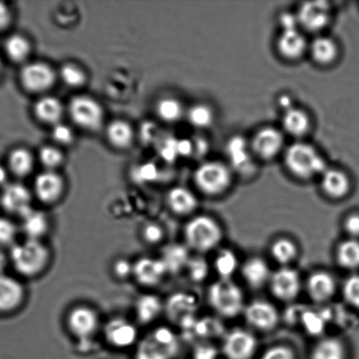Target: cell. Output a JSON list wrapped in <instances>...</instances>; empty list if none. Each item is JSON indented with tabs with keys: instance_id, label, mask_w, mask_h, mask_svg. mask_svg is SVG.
Segmentation results:
<instances>
[{
	"instance_id": "6da1fadb",
	"label": "cell",
	"mask_w": 359,
	"mask_h": 359,
	"mask_svg": "<svg viewBox=\"0 0 359 359\" xmlns=\"http://www.w3.org/2000/svg\"><path fill=\"white\" fill-rule=\"evenodd\" d=\"M284 163L294 177L311 180L321 177L327 168L325 157L315 147L305 142H296L287 147L284 152Z\"/></svg>"
},
{
	"instance_id": "7a4b0ae2",
	"label": "cell",
	"mask_w": 359,
	"mask_h": 359,
	"mask_svg": "<svg viewBox=\"0 0 359 359\" xmlns=\"http://www.w3.org/2000/svg\"><path fill=\"white\" fill-rule=\"evenodd\" d=\"M10 262L24 277H34L44 272L51 260V252L40 241L27 239L10 248Z\"/></svg>"
},
{
	"instance_id": "3957f363",
	"label": "cell",
	"mask_w": 359,
	"mask_h": 359,
	"mask_svg": "<svg viewBox=\"0 0 359 359\" xmlns=\"http://www.w3.org/2000/svg\"><path fill=\"white\" fill-rule=\"evenodd\" d=\"M186 246L199 253H206L218 248L223 239V229L216 218L198 215L185 224Z\"/></svg>"
},
{
	"instance_id": "277c9868",
	"label": "cell",
	"mask_w": 359,
	"mask_h": 359,
	"mask_svg": "<svg viewBox=\"0 0 359 359\" xmlns=\"http://www.w3.org/2000/svg\"><path fill=\"white\" fill-rule=\"evenodd\" d=\"M207 302L217 315L234 318L246 307L244 292L235 281L219 279L207 290Z\"/></svg>"
},
{
	"instance_id": "5b68a950",
	"label": "cell",
	"mask_w": 359,
	"mask_h": 359,
	"mask_svg": "<svg viewBox=\"0 0 359 359\" xmlns=\"http://www.w3.org/2000/svg\"><path fill=\"white\" fill-rule=\"evenodd\" d=\"M234 173L228 163L221 161H207L200 164L195 173L197 189L207 196L223 195L233 182Z\"/></svg>"
},
{
	"instance_id": "8992f818",
	"label": "cell",
	"mask_w": 359,
	"mask_h": 359,
	"mask_svg": "<svg viewBox=\"0 0 359 359\" xmlns=\"http://www.w3.org/2000/svg\"><path fill=\"white\" fill-rule=\"evenodd\" d=\"M179 349L181 344L174 330L161 326L141 340L135 359H174Z\"/></svg>"
},
{
	"instance_id": "52a82bcc",
	"label": "cell",
	"mask_w": 359,
	"mask_h": 359,
	"mask_svg": "<svg viewBox=\"0 0 359 359\" xmlns=\"http://www.w3.org/2000/svg\"><path fill=\"white\" fill-rule=\"evenodd\" d=\"M69 114L77 126L89 131L100 128L104 118L100 103L88 96L73 97L69 104Z\"/></svg>"
},
{
	"instance_id": "ba28073f",
	"label": "cell",
	"mask_w": 359,
	"mask_h": 359,
	"mask_svg": "<svg viewBox=\"0 0 359 359\" xmlns=\"http://www.w3.org/2000/svg\"><path fill=\"white\" fill-rule=\"evenodd\" d=\"M251 147L256 158L270 161L286 150L285 133L274 126H263L251 140Z\"/></svg>"
},
{
	"instance_id": "9c48e42d",
	"label": "cell",
	"mask_w": 359,
	"mask_h": 359,
	"mask_svg": "<svg viewBox=\"0 0 359 359\" xmlns=\"http://www.w3.org/2000/svg\"><path fill=\"white\" fill-rule=\"evenodd\" d=\"M19 81L20 86L27 93H41L54 86L56 74L47 63L28 62L20 69Z\"/></svg>"
},
{
	"instance_id": "30bf717a",
	"label": "cell",
	"mask_w": 359,
	"mask_h": 359,
	"mask_svg": "<svg viewBox=\"0 0 359 359\" xmlns=\"http://www.w3.org/2000/svg\"><path fill=\"white\" fill-rule=\"evenodd\" d=\"M268 285L273 297L283 302L294 301L302 290L300 273L291 266H280L273 272Z\"/></svg>"
},
{
	"instance_id": "8fae6325",
	"label": "cell",
	"mask_w": 359,
	"mask_h": 359,
	"mask_svg": "<svg viewBox=\"0 0 359 359\" xmlns=\"http://www.w3.org/2000/svg\"><path fill=\"white\" fill-rule=\"evenodd\" d=\"M258 349V340L247 330L237 328L224 337L221 351L227 359H252Z\"/></svg>"
},
{
	"instance_id": "7c38bea8",
	"label": "cell",
	"mask_w": 359,
	"mask_h": 359,
	"mask_svg": "<svg viewBox=\"0 0 359 359\" xmlns=\"http://www.w3.org/2000/svg\"><path fill=\"white\" fill-rule=\"evenodd\" d=\"M296 15L301 29L320 33L332 20V6L328 2H306L299 7Z\"/></svg>"
},
{
	"instance_id": "4fadbf2b",
	"label": "cell",
	"mask_w": 359,
	"mask_h": 359,
	"mask_svg": "<svg viewBox=\"0 0 359 359\" xmlns=\"http://www.w3.org/2000/svg\"><path fill=\"white\" fill-rule=\"evenodd\" d=\"M242 314L246 323L259 332H270L280 323V313L275 306L268 301L255 300L249 302Z\"/></svg>"
},
{
	"instance_id": "5bb4252c",
	"label": "cell",
	"mask_w": 359,
	"mask_h": 359,
	"mask_svg": "<svg viewBox=\"0 0 359 359\" xmlns=\"http://www.w3.org/2000/svg\"><path fill=\"white\" fill-rule=\"evenodd\" d=\"M32 195L26 186L9 182L0 189V206L5 212L22 217L32 209Z\"/></svg>"
},
{
	"instance_id": "9a60e30c",
	"label": "cell",
	"mask_w": 359,
	"mask_h": 359,
	"mask_svg": "<svg viewBox=\"0 0 359 359\" xmlns=\"http://www.w3.org/2000/svg\"><path fill=\"white\" fill-rule=\"evenodd\" d=\"M100 319L97 312L88 306H77L67 316V326L73 336L86 340L97 332Z\"/></svg>"
},
{
	"instance_id": "2e32d148",
	"label": "cell",
	"mask_w": 359,
	"mask_h": 359,
	"mask_svg": "<svg viewBox=\"0 0 359 359\" xmlns=\"http://www.w3.org/2000/svg\"><path fill=\"white\" fill-rule=\"evenodd\" d=\"M305 287L308 297L316 304H325L332 300L337 290L335 277L323 270L309 274Z\"/></svg>"
},
{
	"instance_id": "e0dca14e",
	"label": "cell",
	"mask_w": 359,
	"mask_h": 359,
	"mask_svg": "<svg viewBox=\"0 0 359 359\" xmlns=\"http://www.w3.org/2000/svg\"><path fill=\"white\" fill-rule=\"evenodd\" d=\"M309 42L301 28L281 30L276 47L284 59L296 61L308 51Z\"/></svg>"
},
{
	"instance_id": "ac0fdd59",
	"label": "cell",
	"mask_w": 359,
	"mask_h": 359,
	"mask_svg": "<svg viewBox=\"0 0 359 359\" xmlns=\"http://www.w3.org/2000/svg\"><path fill=\"white\" fill-rule=\"evenodd\" d=\"M321 189L329 198H346L353 189V182L347 172L337 168H328L321 175Z\"/></svg>"
},
{
	"instance_id": "d6986e66",
	"label": "cell",
	"mask_w": 359,
	"mask_h": 359,
	"mask_svg": "<svg viewBox=\"0 0 359 359\" xmlns=\"http://www.w3.org/2000/svg\"><path fill=\"white\" fill-rule=\"evenodd\" d=\"M34 188L37 198L49 205L61 198L65 191V182L61 175L53 170H48L37 175Z\"/></svg>"
},
{
	"instance_id": "ffe728a7",
	"label": "cell",
	"mask_w": 359,
	"mask_h": 359,
	"mask_svg": "<svg viewBox=\"0 0 359 359\" xmlns=\"http://www.w3.org/2000/svg\"><path fill=\"white\" fill-rule=\"evenodd\" d=\"M195 298L188 294H174L167 301V312L169 319L184 328H188L193 323L196 311Z\"/></svg>"
},
{
	"instance_id": "44dd1931",
	"label": "cell",
	"mask_w": 359,
	"mask_h": 359,
	"mask_svg": "<svg viewBox=\"0 0 359 359\" xmlns=\"http://www.w3.org/2000/svg\"><path fill=\"white\" fill-rule=\"evenodd\" d=\"M104 333L107 342L118 349L132 346L138 339L136 327L123 318L110 320L105 327Z\"/></svg>"
},
{
	"instance_id": "7402d4cb",
	"label": "cell",
	"mask_w": 359,
	"mask_h": 359,
	"mask_svg": "<svg viewBox=\"0 0 359 359\" xmlns=\"http://www.w3.org/2000/svg\"><path fill=\"white\" fill-rule=\"evenodd\" d=\"M226 153L228 165L233 173L252 170L256 156L249 142L242 137H233L227 144Z\"/></svg>"
},
{
	"instance_id": "603a6c76",
	"label": "cell",
	"mask_w": 359,
	"mask_h": 359,
	"mask_svg": "<svg viewBox=\"0 0 359 359\" xmlns=\"http://www.w3.org/2000/svg\"><path fill=\"white\" fill-rule=\"evenodd\" d=\"M25 290L23 285L6 274L0 276V314H9L17 311L23 304Z\"/></svg>"
},
{
	"instance_id": "cb8c5ba5",
	"label": "cell",
	"mask_w": 359,
	"mask_h": 359,
	"mask_svg": "<svg viewBox=\"0 0 359 359\" xmlns=\"http://www.w3.org/2000/svg\"><path fill=\"white\" fill-rule=\"evenodd\" d=\"M167 273V267L161 259L148 257L137 260L133 269V276L137 283L144 287L157 286Z\"/></svg>"
},
{
	"instance_id": "d4e9b609",
	"label": "cell",
	"mask_w": 359,
	"mask_h": 359,
	"mask_svg": "<svg viewBox=\"0 0 359 359\" xmlns=\"http://www.w3.org/2000/svg\"><path fill=\"white\" fill-rule=\"evenodd\" d=\"M242 279L253 290H259L269 283L272 270L268 263L260 257H252L240 267Z\"/></svg>"
},
{
	"instance_id": "484cf974",
	"label": "cell",
	"mask_w": 359,
	"mask_h": 359,
	"mask_svg": "<svg viewBox=\"0 0 359 359\" xmlns=\"http://www.w3.org/2000/svg\"><path fill=\"white\" fill-rule=\"evenodd\" d=\"M281 126L284 133L299 139L311 131L312 121L311 116L303 109L293 107L282 111Z\"/></svg>"
},
{
	"instance_id": "4316f807",
	"label": "cell",
	"mask_w": 359,
	"mask_h": 359,
	"mask_svg": "<svg viewBox=\"0 0 359 359\" xmlns=\"http://www.w3.org/2000/svg\"><path fill=\"white\" fill-rule=\"evenodd\" d=\"M308 52L316 65L329 66L339 57L340 48L333 38L321 34L309 42Z\"/></svg>"
},
{
	"instance_id": "83f0119b",
	"label": "cell",
	"mask_w": 359,
	"mask_h": 359,
	"mask_svg": "<svg viewBox=\"0 0 359 359\" xmlns=\"http://www.w3.org/2000/svg\"><path fill=\"white\" fill-rule=\"evenodd\" d=\"M167 203L172 212L178 216H188L198 208V198L191 190L175 187L168 192Z\"/></svg>"
},
{
	"instance_id": "f1b7e54d",
	"label": "cell",
	"mask_w": 359,
	"mask_h": 359,
	"mask_svg": "<svg viewBox=\"0 0 359 359\" xmlns=\"http://www.w3.org/2000/svg\"><path fill=\"white\" fill-rule=\"evenodd\" d=\"M3 54L9 62L21 65L27 61L31 53L30 41L23 34L6 35L2 44Z\"/></svg>"
},
{
	"instance_id": "f546056e",
	"label": "cell",
	"mask_w": 359,
	"mask_h": 359,
	"mask_svg": "<svg viewBox=\"0 0 359 359\" xmlns=\"http://www.w3.org/2000/svg\"><path fill=\"white\" fill-rule=\"evenodd\" d=\"M6 166L10 175L23 178L33 170L34 157L30 150L22 147H14L6 156Z\"/></svg>"
},
{
	"instance_id": "4dcf8cb0",
	"label": "cell",
	"mask_w": 359,
	"mask_h": 359,
	"mask_svg": "<svg viewBox=\"0 0 359 359\" xmlns=\"http://www.w3.org/2000/svg\"><path fill=\"white\" fill-rule=\"evenodd\" d=\"M160 259L167 267V273L176 274L186 269L191 257L188 246L171 244L165 246Z\"/></svg>"
},
{
	"instance_id": "1f68e13d",
	"label": "cell",
	"mask_w": 359,
	"mask_h": 359,
	"mask_svg": "<svg viewBox=\"0 0 359 359\" xmlns=\"http://www.w3.org/2000/svg\"><path fill=\"white\" fill-rule=\"evenodd\" d=\"M21 218V228L27 239L40 241L48 231L49 224L47 216L40 210L32 208Z\"/></svg>"
},
{
	"instance_id": "d6a6232c",
	"label": "cell",
	"mask_w": 359,
	"mask_h": 359,
	"mask_svg": "<svg viewBox=\"0 0 359 359\" xmlns=\"http://www.w3.org/2000/svg\"><path fill=\"white\" fill-rule=\"evenodd\" d=\"M34 114L41 122L55 126L63 114V104L56 97H44L35 103Z\"/></svg>"
},
{
	"instance_id": "836d02e7",
	"label": "cell",
	"mask_w": 359,
	"mask_h": 359,
	"mask_svg": "<svg viewBox=\"0 0 359 359\" xmlns=\"http://www.w3.org/2000/svg\"><path fill=\"white\" fill-rule=\"evenodd\" d=\"M164 305L157 295L147 294L139 297L136 304V318L142 325L152 323L163 311Z\"/></svg>"
},
{
	"instance_id": "e575fe53",
	"label": "cell",
	"mask_w": 359,
	"mask_h": 359,
	"mask_svg": "<svg viewBox=\"0 0 359 359\" xmlns=\"http://www.w3.org/2000/svg\"><path fill=\"white\" fill-rule=\"evenodd\" d=\"M270 255L280 266H290L299 255L298 245L291 238H278L270 246Z\"/></svg>"
},
{
	"instance_id": "d590c367",
	"label": "cell",
	"mask_w": 359,
	"mask_h": 359,
	"mask_svg": "<svg viewBox=\"0 0 359 359\" xmlns=\"http://www.w3.org/2000/svg\"><path fill=\"white\" fill-rule=\"evenodd\" d=\"M337 265L346 270L359 269V239L348 238L339 243L335 252Z\"/></svg>"
},
{
	"instance_id": "8d00e7d4",
	"label": "cell",
	"mask_w": 359,
	"mask_h": 359,
	"mask_svg": "<svg viewBox=\"0 0 359 359\" xmlns=\"http://www.w3.org/2000/svg\"><path fill=\"white\" fill-rule=\"evenodd\" d=\"M311 359H347L346 347L336 337H326L313 348Z\"/></svg>"
},
{
	"instance_id": "74e56055",
	"label": "cell",
	"mask_w": 359,
	"mask_h": 359,
	"mask_svg": "<svg viewBox=\"0 0 359 359\" xmlns=\"http://www.w3.org/2000/svg\"><path fill=\"white\" fill-rule=\"evenodd\" d=\"M107 137L112 146L116 149H125L131 146L133 131L128 122L118 119L108 125Z\"/></svg>"
},
{
	"instance_id": "f35d334b",
	"label": "cell",
	"mask_w": 359,
	"mask_h": 359,
	"mask_svg": "<svg viewBox=\"0 0 359 359\" xmlns=\"http://www.w3.org/2000/svg\"><path fill=\"white\" fill-rule=\"evenodd\" d=\"M240 267L237 255L230 249L221 250L214 259V269L221 280H232Z\"/></svg>"
},
{
	"instance_id": "ab89813d",
	"label": "cell",
	"mask_w": 359,
	"mask_h": 359,
	"mask_svg": "<svg viewBox=\"0 0 359 359\" xmlns=\"http://www.w3.org/2000/svg\"><path fill=\"white\" fill-rule=\"evenodd\" d=\"M185 115L189 124L197 129L209 128L216 121V112L213 107L204 103L193 104Z\"/></svg>"
},
{
	"instance_id": "60d3db41",
	"label": "cell",
	"mask_w": 359,
	"mask_h": 359,
	"mask_svg": "<svg viewBox=\"0 0 359 359\" xmlns=\"http://www.w3.org/2000/svg\"><path fill=\"white\" fill-rule=\"evenodd\" d=\"M157 114L162 121L172 123L178 121L185 114V110L181 102L176 98L165 97L158 101Z\"/></svg>"
},
{
	"instance_id": "b9f144b4",
	"label": "cell",
	"mask_w": 359,
	"mask_h": 359,
	"mask_svg": "<svg viewBox=\"0 0 359 359\" xmlns=\"http://www.w3.org/2000/svg\"><path fill=\"white\" fill-rule=\"evenodd\" d=\"M60 76L63 82L70 87L82 86L86 81V75L79 66L73 63H67L60 70Z\"/></svg>"
},
{
	"instance_id": "7bdbcfd3",
	"label": "cell",
	"mask_w": 359,
	"mask_h": 359,
	"mask_svg": "<svg viewBox=\"0 0 359 359\" xmlns=\"http://www.w3.org/2000/svg\"><path fill=\"white\" fill-rule=\"evenodd\" d=\"M185 269L188 270L190 280L196 283L205 280L210 270L209 264L202 257L190 259Z\"/></svg>"
},
{
	"instance_id": "ee69618b",
	"label": "cell",
	"mask_w": 359,
	"mask_h": 359,
	"mask_svg": "<svg viewBox=\"0 0 359 359\" xmlns=\"http://www.w3.org/2000/svg\"><path fill=\"white\" fill-rule=\"evenodd\" d=\"M344 300L351 307L359 309V273L353 274L344 281L343 286Z\"/></svg>"
},
{
	"instance_id": "f6af8a7d",
	"label": "cell",
	"mask_w": 359,
	"mask_h": 359,
	"mask_svg": "<svg viewBox=\"0 0 359 359\" xmlns=\"http://www.w3.org/2000/svg\"><path fill=\"white\" fill-rule=\"evenodd\" d=\"M18 228L10 218L0 217V248L12 246L15 244Z\"/></svg>"
},
{
	"instance_id": "bcb514c9",
	"label": "cell",
	"mask_w": 359,
	"mask_h": 359,
	"mask_svg": "<svg viewBox=\"0 0 359 359\" xmlns=\"http://www.w3.org/2000/svg\"><path fill=\"white\" fill-rule=\"evenodd\" d=\"M301 323L311 335H320L325 328L322 316L313 311H306L301 315Z\"/></svg>"
},
{
	"instance_id": "7dc6e473",
	"label": "cell",
	"mask_w": 359,
	"mask_h": 359,
	"mask_svg": "<svg viewBox=\"0 0 359 359\" xmlns=\"http://www.w3.org/2000/svg\"><path fill=\"white\" fill-rule=\"evenodd\" d=\"M41 163L44 166L52 170L53 168H58L62 164L63 161V154L61 151L56 147L51 146H46L42 147L39 153Z\"/></svg>"
},
{
	"instance_id": "c3c4849f",
	"label": "cell",
	"mask_w": 359,
	"mask_h": 359,
	"mask_svg": "<svg viewBox=\"0 0 359 359\" xmlns=\"http://www.w3.org/2000/svg\"><path fill=\"white\" fill-rule=\"evenodd\" d=\"M260 359H296V355L286 344H276L263 351Z\"/></svg>"
},
{
	"instance_id": "681fc988",
	"label": "cell",
	"mask_w": 359,
	"mask_h": 359,
	"mask_svg": "<svg viewBox=\"0 0 359 359\" xmlns=\"http://www.w3.org/2000/svg\"><path fill=\"white\" fill-rule=\"evenodd\" d=\"M52 137L55 142L62 145H69L73 142L74 133L70 126L58 123L53 126Z\"/></svg>"
},
{
	"instance_id": "f907efd6",
	"label": "cell",
	"mask_w": 359,
	"mask_h": 359,
	"mask_svg": "<svg viewBox=\"0 0 359 359\" xmlns=\"http://www.w3.org/2000/svg\"><path fill=\"white\" fill-rule=\"evenodd\" d=\"M164 235L163 228L158 224H148L143 228V236L144 241L150 245L158 244L164 238Z\"/></svg>"
},
{
	"instance_id": "816d5d0a",
	"label": "cell",
	"mask_w": 359,
	"mask_h": 359,
	"mask_svg": "<svg viewBox=\"0 0 359 359\" xmlns=\"http://www.w3.org/2000/svg\"><path fill=\"white\" fill-rule=\"evenodd\" d=\"M13 22V12L8 4L0 1V35L5 34Z\"/></svg>"
},
{
	"instance_id": "f5cc1de1",
	"label": "cell",
	"mask_w": 359,
	"mask_h": 359,
	"mask_svg": "<svg viewBox=\"0 0 359 359\" xmlns=\"http://www.w3.org/2000/svg\"><path fill=\"white\" fill-rule=\"evenodd\" d=\"M344 230L350 238L359 239V213L353 212L344 218Z\"/></svg>"
},
{
	"instance_id": "db71d44e",
	"label": "cell",
	"mask_w": 359,
	"mask_h": 359,
	"mask_svg": "<svg viewBox=\"0 0 359 359\" xmlns=\"http://www.w3.org/2000/svg\"><path fill=\"white\" fill-rule=\"evenodd\" d=\"M133 265L125 259L116 260L114 265V273L119 279H126L133 274Z\"/></svg>"
},
{
	"instance_id": "11a10c76",
	"label": "cell",
	"mask_w": 359,
	"mask_h": 359,
	"mask_svg": "<svg viewBox=\"0 0 359 359\" xmlns=\"http://www.w3.org/2000/svg\"><path fill=\"white\" fill-rule=\"evenodd\" d=\"M217 351L216 348L209 344H203L197 346L193 353L195 359H216Z\"/></svg>"
},
{
	"instance_id": "9f6ffc18",
	"label": "cell",
	"mask_w": 359,
	"mask_h": 359,
	"mask_svg": "<svg viewBox=\"0 0 359 359\" xmlns=\"http://www.w3.org/2000/svg\"><path fill=\"white\" fill-rule=\"evenodd\" d=\"M137 175L141 182H152L157 177V170L153 165L147 164L140 168Z\"/></svg>"
},
{
	"instance_id": "6f0895ef",
	"label": "cell",
	"mask_w": 359,
	"mask_h": 359,
	"mask_svg": "<svg viewBox=\"0 0 359 359\" xmlns=\"http://www.w3.org/2000/svg\"><path fill=\"white\" fill-rule=\"evenodd\" d=\"M9 263V255H7V253L4 251V248H0V276H1V274H5Z\"/></svg>"
},
{
	"instance_id": "680465c9",
	"label": "cell",
	"mask_w": 359,
	"mask_h": 359,
	"mask_svg": "<svg viewBox=\"0 0 359 359\" xmlns=\"http://www.w3.org/2000/svg\"><path fill=\"white\" fill-rule=\"evenodd\" d=\"M9 171L6 164L0 163V189L9 183Z\"/></svg>"
},
{
	"instance_id": "91938a15",
	"label": "cell",
	"mask_w": 359,
	"mask_h": 359,
	"mask_svg": "<svg viewBox=\"0 0 359 359\" xmlns=\"http://www.w3.org/2000/svg\"><path fill=\"white\" fill-rule=\"evenodd\" d=\"M1 73H2V62H1V60H0V76H1Z\"/></svg>"
}]
</instances>
